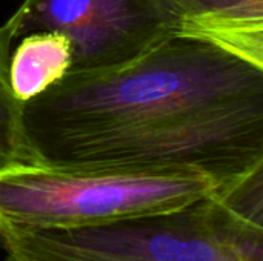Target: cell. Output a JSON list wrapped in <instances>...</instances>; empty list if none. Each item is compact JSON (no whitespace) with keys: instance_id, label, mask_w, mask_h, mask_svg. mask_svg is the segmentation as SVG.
Returning a JSON list of instances; mask_svg holds the SVG:
<instances>
[{"instance_id":"4","label":"cell","mask_w":263,"mask_h":261,"mask_svg":"<svg viewBox=\"0 0 263 261\" xmlns=\"http://www.w3.org/2000/svg\"><path fill=\"white\" fill-rule=\"evenodd\" d=\"M11 20L15 38L37 31L65 35L72 54L69 74L122 66L183 34L173 0H23Z\"/></svg>"},{"instance_id":"7","label":"cell","mask_w":263,"mask_h":261,"mask_svg":"<svg viewBox=\"0 0 263 261\" xmlns=\"http://www.w3.org/2000/svg\"><path fill=\"white\" fill-rule=\"evenodd\" d=\"M15 40L11 17L0 26V171L14 165L32 163L25 132L23 105L9 85V55Z\"/></svg>"},{"instance_id":"2","label":"cell","mask_w":263,"mask_h":261,"mask_svg":"<svg viewBox=\"0 0 263 261\" xmlns=\"http://www.w3.org/2000/svg\"><path fill=\"white\" fill-rule=\"evenodd\" d=\"M263 174L179 209L76 229L0 226L5 261H263Z\"/></svg>"},{"instance_id":"5","label":"cell","mask_w":263,"mask_h":261,"mask_svg":"<svg viewBox=\"0 0 263 261\" xmlns=\"http://www.w3.org/2000/svg\"><path fill=\"white\" fill-rule=\"evenodd\" d=\"M183 34L206 38L263 65V0H173Z\"/></svg>"},{"instance_id":"1","label":"cell","mask_w":263,"mask_h":261,"mask_svg":"<svg viewBox=\"0 0 263 261\" xmlns=\"http://www.w3.org/2000/svg\"><path fill=\"white\" fill-rule=\"evenodd\" d=\"M23 132L32 163L191 168L237 189L263 174V65L177 34L68 74L23 105Z\"/></svg>"},{"instance_id":"6","label":"cell","mask_w":263,"mask_h":261,"mask_svg":"<svg viewBox=\"0 0 263 261\" xmlns=\"http://www.w3.org/2000/svg\"><path fill=\"white\" fill-rule=\"evenodd\" d=\"M9 55V85L14 95L26 103L51 89L71 71L69 40L51 31H37L18 38Z\"/></svg>"},{"instance_id":"3","label":"cell","mask_w":263,"mask_h":261,"mask_svg":"<svg viewBox=\"0 0 263 261\" xmlns=\"http://www.w3.org/2000/svg\"><path fill=\"white\" fill-rule=\"evenodd\" d=\"M231 191L191 168L22 163L0 171V226L86 228L179 209Z\"/></svg>"}]
</instances>
